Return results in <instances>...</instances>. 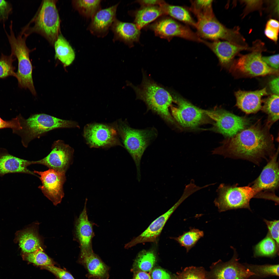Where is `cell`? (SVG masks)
Wrapping results in <instances>:
<instances>
[{
	"instance_id": "6da1fadb",
	"label": "cell",
	"mask_w": 279,
	"mask_h": 279,
	"mask_svg": "<svg viewBox=\"0 0 279 279\" xmlns=\"http://www.w3.org/2000/svg\"><path fill=\"white\" fill-rule=\"evenodd\" d=\"M270 128L258 121L233 136L227 138L212 153L247 160L259 165L263 160L268 161L276 151Z\"/></svg>"
},
{
	"instance_id": "7a4b0ae2",
	"label": "cell",
	"mask_w": 279,
	"mask_h": 279,
	"mask_svg": "<svg viewBox=\"0 0 279 279\" xmlns=\"http://www.w3.org/2000/svg\"><path fill=\"white\" fill-rule=\"evenodd\" d=\"M20 129L13 133L21 138L23 145L27 148L29 142L34 139L52 130L61 128H79L74 121L61 119L46 114H36L25 119L20 114L18 115Z\"/></svg>"
},
{
	"instance_id": "3957f363",
	"label": "cell",
	"mask_w": 279,
	"mask_h": 279,
	"mask_svg": "<svg viewBox=\"0 0 279 279\" xmlns=\"http://www.w3.org/2000/svg\"><path fill=\"white\" fill-rule=\"evenodd\" d=\"M131 85L137 99L143 101L149 110L158 115L168 123H174L175 120L169 112V107L174 100L167 90L145 75L140 85Z\"/></svg>"
},
{
	"instance_id": "277c9868",
	"label": "cell",
	"mask_w": 279,
	"mask_h": 279,
	"mask_svg": "<svg viewBox=\"0 0 279 279\" xmlns=\"http://www.w3.org/2000/svg\"><path fill=\"white\" fill-rule=\"evenodd\" d=\"M116 123L119 137L135 164L137 178L139 181L142 157L146 148L157 136V131L153 127L142 129L133 128L129 126L126 120L120 119Z\"/></svg>"
},
{
	"instance_id": "5b68a950",
	"label": "cell",
	"mask_w": 279,
	"mask_h": 279,
	"mask_svg": "<svg viewBox=\"0 0 279 279\" xmlns=\"http://www.w3.org/2000/svg\"><path fill=\"white\" fill-rule=\"evenodd\" d=\"M57 0H44L35 15L21 32L28 36L32 33L38 34L44 37L52 45L60 33V19L56 4Z\"/></svg>"
},
{
	"instance_id": "8992f818",
	"label": "cell",
	"mask_w": 279,
	"mask_h": 279,
	"mask_svg": "<svg viewBox=\"0 0 279 279\" xmlns=\"http://www.w3.org/2000/svg\"><path fill=\"white\" fill-rule=\"evenodd\" d=\"M9 28L10 34L4 29L10 45L11 54L18 60V69L16 73L18 86L20 88L28 89L35 96L36 92L32 77V66L29 57V53L33 50L29 49L26 45V40L28 36L20 33L16 37L13 30L12 22L11 23Z\"/></svg>"
},
{
	"instance_id": "52a82bcc",
	"label": "cell",
	"mask_w": 279,
	"mask_h": 279,
	"mask_svg": "<svg viewBox=\"0 0 279 279\" xmlns=\"http://www.w3.org/2000/svg\"><path fill=\"white\" fill-rule=\"evenodd\" d=\"M216 192L218 197L214 203L219 212L243 208L251 211L250 203L254 197V193L249 186L240 187L238 184L222 183L218 187Z\"/></svg>"
},
{
	"instance_id": "ba28073f",
	"label": "cell",
	"mask_w": 279,
	"mask_h": 279,
	"mask_svg": "<svg viewBox=\"0 0 279 279\" xmlns=\"http://www.w3.org/2000/svg\"><path fill=\"white\" fill-rule=\"evenodd\" d=\"M278 151V147L259 176L249 184L253 191V198L273 201L277 197L275 193L279 187Z\"/></svg>"
},
{
	"instance_id": "9c48e42d",
	"label": "cell",
	"mask_w": 279,
	"mask_h": 279,
	"mask_svg": "<svg viewBox=\"0 0 279 279\" xmlns=\"http://www.w3.org/2000/svg\"><path fill=\"white\" fill-rule=\"evenodd\" d=\"M197 20L195 28L197 31L196 33L201 38L213 41L222 39L238 45L247 46L238 28L233 29L227 28L215 16Z\"/></svg>"
},
{
	"instance_id": "30bf717a",
	"label": "cell",
	"mask_w": 279,
	"mask_h": 279,
	"mask_svg": "<svg viewBox=\"0 0 279 279\" xmlns=\"http://www.w3.org/2000/svg\"><path fill=\"white\" fill-rule=\"evenodd\" d=\"M83 136L91 148H110L117 146L123 147L118 134L116 122L107 124L94 123L84 126Z\"/></svg>"
},
{
	"instance_id": "8fae6325",
	"label": "cell",
	"mask_w": 279,
	"mask_h": 279,
	"mask_svg": "<svg viewBox=\"0 0 279 279\" xmlns=\"http://www.w3.org/2000/svg\"><path fill=\"white\" fill-rule=\"evenodd\" d=\"M177 107L171 106L172 115L182 127L193 128L210 123L212 120L205 112L177 95L173 97Z\"/></svg>"
},
{
	"instance_id": "7c38bea8",
	"label": "cell",
	"mask_w": 279,
	"mask_h": 279,
	"mask_svg": "<svg viewBox=\"0 0 279 279\" xmlns=\"http://www.w3.org/2000/svg\"><path fill=\"white\" fill-rule=\"evenodd\" d=\"M251 52L242 55L234 62V70L242 74L251 76H263L273 74L277 70L268 66L262 59L263 45L260 42L254 44Z\"/></svg>"
},
{
	"instance_id": "4fadbf2b",
	"label": "cell",
	"mask_w": 279,
	"mask_h": 279,
	"mask_svg": "<svg viewBox=\"0 0 279 279\" xmlns=\"http://www.w3.org/2000/svg\"><path fill=\"white\" fill-rule=\"evenodd\" d=\"M205 112L214 122L212 129L227 138L235 136L245 128L249 123L246 118L237 115L223 109L205 110Z\"/></svg>"
},
{
	"instance_id": "5bb4252c",
	"label": "cell",
	"mask_w": 279,
	"mask_h": 279,
	"mask_svg": "<svg viewBox=\"0 0 279 279\" xmlns=\"http://www.w3.org/2000/svg\"><path fill=\"white\" fill-rule=\"evenodd\" d=\"M147 27L157 36L169 41L173 37H178L198 42L203 41V39L188 26L169 17L162 16Z\"/></svg>"
},
{
	"instance_id": "9a60e30c",
	"label": "cell",
	"mask_w": 279,
	"mask_h": 279,
	"mask_svg": "<svg viewBox=\"0 0 279 279\" xmlns=\"http://www.w3.org/2000/svg\"><path fill=\"white\" fill-rule=\"evenodd\" d=\"M233 255L226 262L221 260L213 263L207 272V279H249L253 274L239 261L237 253L234 247Z\"/></svg>"
},
{
	"instance_id": "2e32d148",
	"label": "cell",
	"mask_w": 279,
	"mask_h": 279,
	"mask_svg": "<svg viewBox=\"0 0 279 279\" xmlns=\"http://www.w3.org/2000/svg\"><path fill=\"white\" fill-rule=\"evenodd\" d=\"M39 176L42 185L39 186L43 194L53 204L60 203L64 196L63 185L66 180L65 173L49 169L44 171L34 170Z\"/></svg>"
},
{
	"instance_id": "e0dca14e",
	"label": "cell",
	"mask_w": 279,
	"mask_h": 279,
	"mask_svg": "<svg viewBox=\"0 0 279 279\" xmlns=\"http://www.w3.org/2000/svg\"><path fill=\"white\" fill-rule=\"evenodd\" d=\"M51 149L46 157L38 160L33 161V164L42 165L49 169L65 173L72 163L74 149L60 140L54 142Z\"/></svg>"
},
{
	"instance_id": "ac0fdd59",
	"label": "cell",
	"mask_w": 279,
	"mask_h": 279,
	"mask_svg": "<svg viewBox=\"0 0 279 279\" xmlns=\"http://www.w3.org/2000/svg\"><path fill=\"white\" fill-rule=\"evenodd\" d=\"M190 196L189 193L184 191L180 199L167 212L154 220L148 228L138 236L126 244L124 247L128 249L138 244L154 242L159 236L167 220L178 207Z\"/></svg>"
},
{
	"instance_id": "d6986e66",
	"label": "cell",
	"mask_w": 279,
	"mask_h": 279,
	"mask_svg": "<svg viewBox=\"0 0 279 279\" xmlns=\"http://www.w3.org/2000/svg\"><path fill=\"white\" fill-rule=\"evenodd\" d=\"M119 3L107 8L101 9L91 19L87 29L97 37L103 38L108 34L114 21Z\"/></svg>"
},
{
	"instance_id": "ffe728a7",
	"label": "cell",
	"mask_w": 279,
	"mask_h": 279,
	"mask_svg": "<svg viewBox=\"0 0 279 279\" xmlns=\"http://www.w3.org/2000/svg\"><path fill=\"white\" fill-rule=\"evenodd\" d=\"M78 262L86 269L89 279H109L110 267L93 250L80 252Z\"/></svg>"
},
{
	"instance_id": "44dd1931",
	"label": "cell",
	"mask_w": 279,
	"mask_h": 279,
	"mask_svg": "<svg viewBox=\"0 0 279 279\" xmlns=\"http://www.w3.org/2000/svg\"><path fill=\"white\" fill-rule=\"evenodd\" d=\"M267 94L266 87L254 91L239 90L235 93L236 105L246 114L256 113L261 109L262 97Z\"/></svg>"
},
{
	"instance_id": "7402d4cb",
	"label": "cell",
	"mask_w": 279,
	"mask_h": 279,
	"mask_svg": "<svg viewBox=\"0 0 279 279\" xmlns=\"http://www.w3.org/2000/svg\"><path fill=\"white\" fill-rule=\"evenodd\" d=\"M33 164L30 161L15 156L3 148H0V177L10 173H25L37 176L27 168Z\"/></svg>"
},
{
	"instance_id": "603a6c76",
	"label": "cell",
	"mask_w": 279,
	"mask_h": 279,
	"mask_svg": "<svg viewBox=\"0 0 279 279\" xmlns=\"http://www.w3.org/2000/svg\"><path fill=\"white\" fill-rule=\"evenodd\" d=\"M202 43L216 55L221 63L224 65L230 63L234 56L240 51L253 49L247 46L238 45L227 41L220 40L208 42L203 40Z\"/></svg>"
},
{
	"instance_id": "cb8c5ba5",
	"label": "cell",
	"mask_w": 279,
	"mask_h": 279,
	"mask_svg": "<svg viewBox=\"0 0 279 279\" xmlns=\"http://www.w3.org/2000/svg\"><path fill=\"white\" fill-rule=\"evenodd\" d=\"M110 29L113 34V42L121 41L131 47L134 42L139 41L141 29L135 23L123 22L116 18Z\"/></svg>"
},
{
	"instance_id": "d4e9b609",
	"label": "cell",
	"mask_w": 279,
	"mask_h": 279,
	"mask_svg": "<svg viewBox=\"0 0 279 279\" xmlns=\"http://www.w3.org/2000/svg\"><path fill=\"white\" fill-rule=\"evenodd\" d=\"M86 199L83 210L76 221V237L80 244L81 251L92 250V240L94 236L93 224L88 220L86 209Z\"/></svg>"
},
{
	"instance_id": "484cf974",
	"label": "cell",
	"mask_w": 279,
	"mask_h": 279,
	"mask_svg": "<svg viewBox=\"0 0 279 279\" xmlns=\"http://www.w3.org/2000/svg\"><path fill=\"white\" fill-rule=\"evenodd\" d=\"M15 242L18 243L22 253L33 252L41 247V242L37 232L33 227H30L17 231Z\"/></svg>"
},
{
	"instance_id": "4316f807",
	"label": "cell",
	"mask_w": 279,
	"mask_h": 279,
	"mask_svg": "<svg viewBox=\"0 0 279 279\" xmlns=\"http://www.w3.org/2000/svg\"><path fill=\"white\" fill-rule=\"evenodd\" d=\"M133 14L135 24L140 29L159 17L165 15L160 6L141 7L134 11Z\"/></svg>"
},
{
	"instance_id": "83f0119b",
	"label": "cell",
	"mask_w": 279,
	"mask_h": 279,
	"mask_svg": "<svg viewBox=\"0 0 279 279\" xmlns=\"http://www.w3.org/2000/svg\"><path fill=\"white\" fill-rule=\"evenodd\" d=\"M55 58L59 60L65 67L71 65L74 60L75 54L69 43L61 34L54 43Z\"/></svg>"
},
{
	"instance_id": "f1b7e54d",
	"label": "cell",
	"mask_w": 279,
	"mask_h": 279,
	"mask_svg": "<svg viewBox=\"0 0 279 279\" xmlns=\"http://www.w3.org/2000/svg\"><path fill=\"white\" fill-rule=\"evenodd\" d=\"M157 261L154 249L143 250L137 254L134 262L131 271H142L150 273L153 269Z\"/></svg>"
},
{
	"instance_id": "f546056e",
	"label": "cell",
	"mask_w": 279,
	"mask_h": 279,
	"mask_svg": "<svg viewBox=\"0 0 279 279\" xmlns=\"http://www.w3.org/2000/svg\"><path fill=\"white\" fill-rule=\"evenodd\" d=\"M254 258L266 257L273 258L279 254V246L268 232L266 237L253 248Z\"/></svg>"
},
{
	"instance_id": "4dcf8cb0",
	"label": "cell",
	"mask_w": 279,
	"mask_h": 279,
	"mask_svg": "<svg viewBox=\"0 0 279 279\" xmlns=\"http://www.w3.org/2000/svg\"><path fill=\"white\" fill-rule=\"evenodd\" d=\"M165 15L195 27L196 22L189 10L184 7L169 4L165 2L160 6Z\"/></svg>"
},
{
	"instance_id": "1f68e13d",
	"label": "cell",
	"mask_w": 279,
	"mask_h": 279,
	"mask_svg": "<svg viewBox=\"0 0 279 279\" xmlns=\"http://www.w3.org/2000/svg\"><path fill=\"white\" fill-rule=\"evenodd\" d=\"M253 275L249 279H263L272 276H279V265L265 264L262 265L242 263Z\"/></svg>"
},
{
	"instance_id": "d6a6232c",
	"label": "cell",
	"mask_w": 279,
	"mask_h": 279,
	"mask_svg": "<svg viewBox=\"0 0 279 279\" xmlns=\"http://www.w3.org/2000/svg\"><path fill=\"white\" fill-rule=\"evenodd\" d=\"M101 0H75L72 1L74 8L83 17L91 19L101 9Z\"/></svg>"
},
{
	"instance_id": "836d02e7",
	"label": "cell",
	"mask_w": 279,
	"mask_h": 279,
	"mask_svg": "<svg viewBox=\"0 0 279 279\" xmlns=\"http://www.w3.org/2000/svg\"><path fill=\"white\" fill-rule=\"evenodd\" d=\"M261 109L268 115L266 123L269 127L279 119V95L273 94L264 101Z\"/></svg>"
},
{
	"instance_id": "e575fe53",
	"label": "cell",
	"mask_w": 279,
	"mask_h": 279,
	"mask_svg": "<svg viewBox=\"0 0 279 279\" xmlns=\"http://www.w3.org/2000/svg\"><path fill=\"white\" fill-rule=\"evenodd\" d=\"M189 9L197 19L215 16L212 8L213 1L198 0L191 1Z\"/></svg>"
},
{
	"instance_id": "d590c367",
	"label": "cell",
	"mask_w": 279,
	"mask_h": 279,
	"mask_svg": "<svg viewBox=\"0 0 279 279\" xmlns=\"http://www.w3.org/2000/svg\"><path fill=\"white\" fill-rule=\"evenodd\" d=\"M203 231L194 228L184 232L177 237L173 238L182 246L184 247L187 252L194 246L199 240L204 236Z\"/></svg>"
},
{
	"instance_id": "8d00e7d4",
	"label": "cell",
	"mask_w": 279,
	"mask_h": 279,
	"mask_svg": "<svg viewBox=\"0 0 279 279\" xmlns=\"http://www.w3.org/2000/svg\"><path fill=\"white\" fill-rule=\"evenodd\" d=\"M23 259L29 262L41 267L54 265L52 260L44 252L42 247L30 253H22Z\"/></svg>"
},
{
	"instance_id": "74e56055",
	"label": "cell",
	"mask_w": 279,
	"mask_h": 279,
	"mask_svg": "<svg viewBox=\"0 0 279 279\" xmlns=\"http://www.w3.org/2000/svg\"><path fill=\"white\" fill-rule=\"evenodd\" d=\"M14 58L11 54L6 56L1 54L0 57V79H5L10 76L16 78L14 72L16 67L13 64L16 60Z\"/></svg>"
},
{
	"instance_id": "f35d334b",
	"label": "cell",
	"mask_w": 279,
	"mask_h": 279,
	"mask_svg": "<svg viewBox=\"0 0 279 279\" xmlns=\"http://www.w3.org/2000/svg\"><path fill=\"white\" fill-rule=\"evenodd\" d=\"M206 272L203 267H188L177 273L175 279H207Z\"/></svg>"
},
{
	"instance_id": "ab89813d",
	"label": "cell",
	"mask_w": 279,
	"mask_h": 279,
	"mask_svg": "<svg viewBox=\"0 0 279 279\" xmlns=\"http://www.w3.org/2000/svg\"><path fill=\"white\" fill-rule=\"evenodd\" d=\"M264 221L267 225L268 232L279 246V220L269 221L264 219Z\"/></svg>"
},
{
	"instance_id": "60d3db41",
	"label": "cell",
	"mask_w": 279,
	"mask_h": 279,
	"mask_svg": "<svg viewBox=\"0 0 279 279\" xmlns=\"http://www.w3.org/2000/svg\"><path fill=\"white\" fill-rule=\"evenodd\" d=\"M42 267L50 272L60 279H75L69 272L54 265Z\"/></svg>"
},
{
	"instance_id": "b9f144b4",
	"label": "cell",
	"mask_w": 279,
	"mask_h": 279,
	"mask_svg": "<svg viewBox=\"0 0 279 279\" xmlns=\"http://www.w3.org/2000/svg\"><path fill=\"white\" fill-rule=\"evenodd\" d=\"M6 128L11 129L13 133L20 129L18 116L9 120H4L0 117V129Z\"/></svg>"
},
{
	"instance_id": "7bdbcfd3",
	"label": "cell",
	"mask_w": 279,
	"mask_h": 279,
	"mask_svg": "<svg viewBox=\"0 0 279 279\" xmlns=\"http://www.w3.org/2000/svg\"><path fill=\"white\" fill-rule=\"evenodd\" d=\"M12 6L10 2L0 0V22L6 21L12 12Z\"/></svg>"
},
{
	"instance_id": "ee69618b",
	"label": "cell",
	"mask_w": 279,
	"mask_h": 279,
	"mask_svg": "<svg viewBox=\"0 0 279 279\" xmlns=\"http://www.w3.org/2000/svg\"><path fill=\"white\" fill-rule=\"evenodd\" d=\"M152 279H175V275H171L164 269L155 268L150 272Z\"/></svg>"
},
{
	"instance_id": "f6af8a7d",
	"label": "cell",
	"mask_w": 279,
	"mask_h": 279,
	"mask_svg": "<svg viewBox=\"0 0 279 279\" xmlns=\"http://www.w3.org/2000/svg\"><path fill=\"white\" fill-rule=\"evenodd\" d=\"M263 61L269 67L278 70L279 69V54L269 56H262Z\"/></svg>"
},
{
	"instance_id": "bcb514c9",
	"label": "cell",
	"mask_w": 279,
	"mask_h": 279,
	"mask_svg": "<svg viewBox=\"0 0 279 279\" xmlns=\"http://www.w3.org/2000/svg\"><path fill=\"white\" fill-rule=\"evenodd\" d=\"M135 2L139 4L141 7L160 6L165 2L163 0H137Z\"/></svg>"
},
{
	"instance_id": "7dc6e473",
	"label": "cell",
	"mask_w": 279,
	"mask_h": 279,
	"mask_svg": "<svg viewBox=\"0 0 279 279\" xmlns=\"http://www.w3.org/2000/svg\"><path fill=\"white\" fill-rule=\"evenodd\" d=\"M279 30L266 25L265 30V34L270 39L275 42L277 41Z\"/></svg>"
},
{
	"instance_id": "c3c4849f",
	"label": "cell",
	"mask_w": 279,
	"mask_h": 279,
	"mask_svg": "<svg viewBox=\"0 0 279 279\" xmlns=\"http://www.w3.org/2000/svg\"><path fill=\"white\" fill-rule=\"evenodd\" d=\"M246 6L245 10L247 12L256 9L260 7L262 2V1H243Z\"/></svg>"
},
{
	"instance_id": "681fc988",
	"label": "cell",
	"mask_w": 279,
	"mask_h": 279,
	"mask_svg": "<svg viewBox=\"0 0 279 279\" xmlns=\"http://www.w3.org/2000/svg\"><path fill=\"white\" fill-rule=\"evenodd\" d=\"M279 77L272 79L269 83L270 88L271 91L275 94L279 95Z\"/></svg>"
},
{
	"instance_id": "f907efd6",
	"label": "cell",
	"mask_w": 279,
	"mask_h": 279,
	"mask_svg": "<svg viewBox=\"0 0 279 279\" xmlns=\"http://www.w3.org/2000/svg\"><path fill=\"white\" fill-rule=\"evenodd\" d=\"M132 279H152L150 273L142 271H137L134 272Z\"/></svg>"
},
{
	"instance_id": "816d5d0a",
	"label": "cell",
	"mask_w": 279,
	"mask_h": 279,
	"mask_svg": "<svg viewBox=\"0 0 279 279\" xmlns=\"http://www.w3.org/2000/svg\"><path fill=\"white\" fill-rule=\"evenodd\" d=\"M272 28L279 30V22L276 20L270 19L267 22L266 25Z\"/></svg>"
}]
</instances>
